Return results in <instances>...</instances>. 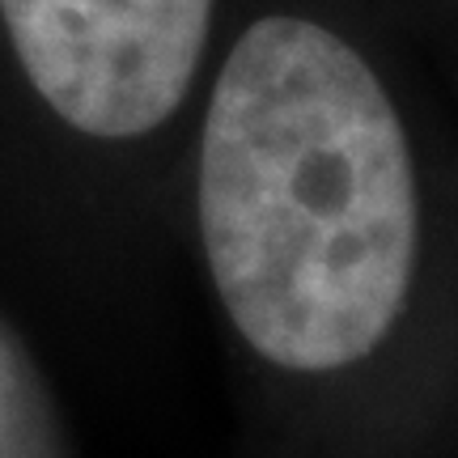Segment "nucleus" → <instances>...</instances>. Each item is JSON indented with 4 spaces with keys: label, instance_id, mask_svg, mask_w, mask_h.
<instances>
[{
    "label": "nucleus",
    "instance_id": "nucleus-1",
    "mask_svg": "<svg viewBox=\"0 0 458 458\" xmlns=\"http://www.w3.org/2000/svg\"><path fill=\"white\" fill-rule=\"evenodd\" d=\"M199 233L259 357L327 374L386 340L416 267V174L374 68L301 17L233 43L199 140Z\"/></svg>",
    "mask_w": 458,
    "mask_h": 458
},
{
    "label": "nucleus",
    "instance_id": "nucleus-2",
    "mask_svg": "<svg viewBox=\"0 0 458 458\" xmlns=\"http://www.w3.org/2000/svg\"><path fill=\"white\" fill-rule=\"evenodd\" d=\"M0 17L51 111L85 136L128 140L187 98L213 0H0Z\"/></svg>",
    "mask_w": 458,
    "mask_h": 458
}]
</instances>
